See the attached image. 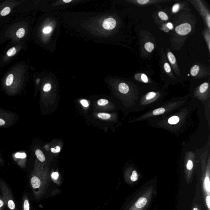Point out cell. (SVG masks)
<instances>
[{
  "label": "cell",
  "instance_id": "cell-13",
  "mask_svg": "<svg viewBox=\"0 0 210 210\" xmlns=\"http://www.w3.org/2000/svg\"><path fill=\"white\" fill-rule=\"evenodd\" d=\"M147 200L144 197H140L135 203V207L137 208L140 209L146 205Z\"/></svg>",
  "mask_w": 210,
  "mask_h": 210
},
{
  "label": "cell",
  "instance_id": "cell-4",
  "mask_svg": "<svg viewBox=\"0 0 210 210\" xmlns=\"http://www.w3.org/2000/svg\"><path fill=\"white\" fill-rule=\"evenodd\" d=\"M167 56L168 63L170 64L171 68L173 69V70L176 75L180 76V71L179 69L177 61H176V58L175 55L173 54L170 50L167 49L166 51Z\"/></svg>",
  "mask_w": 210,
  "mask_h": 210
},
{
  "label": "cell",
  "instance_id": "cell-5",
  "mask_svg": "<svg viewBox=\"0 0 210 210\" xmlns=\"http://www.w3.org/2000/svg\"><path fill=\"white\" fill-rule=\"evenodd\" d=\"M192 30L191 25L188 23H182L175 28L176 34L180 36H185L191 33Z\"/></svg>",
  "mask_w": 210,
  "mask_h": 210
},
{
  "label": "cell",
  "instance_id": "cell-42",
  "mask_svg": "<svg viewBox=\"0 0 210 210\" xmlns=\"http://www.w3.org/2000/svg\"><path fill=\"white\" fill-rule=\"evenodd\" d=\"M0 14H1V12H0Z\"/></svg>",
  "mask_w": 210,
  "mask_h": 210
},
{
  "label": "cell",
  "instance_id": "cell-23",
  "mask_svg": "<svg viewBox=\"0 0 210 210\" xmlns=\"http://www.w3.org/2000/svg\"><path fill=\"white\" fill-rule=\"evenodd\" d=\"M165 112V109L163 108H160L154 110L153 111V114L154 115H160L163 114Z\"/></svg>",
  "mask_w": 210,
  "mask_h": 210
},
{
  "label": "cell",
  "instance_id": "cell-12",
  "mask_svg": "<svg viewBox=\"0 0 210 210\" xmlns=\"http://www.w3.org/2000/svg\"><path fill=\"white\" fill-rule=\"evenodd\" d=\"M144 49L148 53H151L154 51L155 46L154 43L151 42H146L144 45Z\"/></svg>",
  "mask_w": 210,
  "mask_h": 210
},
{
  "label": "cell",
  "instance_id": "cell-6",
  "mask_svg": "<svg viewBox=\"0 0 210 210\" xmlns=\"http://www.w3.org/2000/svg\"><path fill=\"white\" fill-rule=\"evenodd\" d=\"M161 53L162 57L161 64L162 70H163L164 73L168 77H170L172 78H174L175 77H174V74L172 72V68H171L169 63L166 60L165 54H163V52H161Z\"/></svg>",
  "mask_w": 210,
  "mask_h": 210
},
{
  "label": "cell",
  "instance_id": "cell-38",
  "mask_svg": "<svg viewBox=\"0 0 210 210\" xmlns=\"http://www.w3.org/2000/svg\"><path fill=\"white\" fill-rule=\"evenodd\" d=\"M52 177L53 179H57L59 177L58 173L57 172H54L52 174Z\"/></svg>",
  "mask_w": 210,
  "mask_h": 210
},
{
  "label": "cell",
  "instance_id": "cell-7",
  "mask_svg": "<svg viewBox=\"0 0 210 210\" xmlns=\"http://www.w3.org/2000/svg\"><path fill=\"white\" fill-rule=\"evenodd\" d=\"M168 1H160V0H131L128 1L132 4L134 5L144 6L153 5V4H158L162 2Z\"/></svg>",
  "mask_w": 210,
  "mask_h": 210
},
{
  "label": "cell",
  "instance_id": "cell-16",
  "mask_svg": "<svg viewBox=\"0 0 210 210\" xmlns=\"http://www.w3.org/2000/svg\"><path fill=\"white\" fill-rule=\"evenodd\" d=\"M203 35L206 41V44H207L208 47L209 52H210V30L207 29L204 30V33H203Z\"/></svg>",
  "mask_w": 210,
  "mask_h": 210
},
{
  "label": "cell",
  "instance_id": "cell-27",
  "mask_svg": "<svg viewBox=\"0 0 210 210\" xmlns=\"http://www.w3.org/2000/svg\"><path fill=\"white\" fill-rule=\"evenodd\" d=\"M16 53V50L15 47H12L9 49L7 52V55L8 57L13 56L15 55Z\"/></svg>",
  "mask_w": 210,
  "mask_h": 210
},
{
  "label": "cell",
  "instance_id": "cell-2",
  "mask_svg": "<svg viewBox=\"0 0 210 210\" xmlns=\"http://www.w3.org/2000/svg\"><path fill=\"white\" fill-rule=\"evenodd\" d=\"M192 5L197 10L199 13L202 16L207 29H210V12L208 9L207 7L202 1L200 0L189 1Z\"/></svg>",
  "mask_w": 210,
  "mask_h": 210
},
{
  "label": "cell",
  "instance_id": "cell-39",
  "mask_svg": "<svg viewBox=\"0 0 210 210\" xmlns=\"http://www.w3.org/2000/svg\"><path fill=\"white\" fill-rule=\"evenodd\" d=\"M210 197L209 196H208L206 197V203L207 204L208 207L209 209L210 208Z\"/></svg>",
  "mask_w": 210,
  "mask_h": 210
},
{
  "label": "cell",
  "instance_id": "cell-24",
  "mask_svg": "<svg viewBox=\"0 0 210 210\" xmlns=\"http://www.w3.org/2000/svg\"><path fill=\"white\" fill-rule=\"evenodd\" d=\"M25 34V30L24 28H20L19 29L16 33V35L19 38L24 37Z\"/></svg>",
  "mask_w": 210,
  "mask_h": 210
},
{
  "label": "cell",
  "instance_id": "cell-41",
  "mask_svg": "<svg viewBox=\"0 0 210 210\" xmlns=\"http://www.w3.org/2000/svg\"><path fill=\"white\" fill-rule=\"evenodd\" d=\"M193 210H199L197 208H194V209H193Z\"/></svg>",
  "mask_w": 210,
  "mask_h": 210
},
{
  "label": "cell",
  "instance_id": "cell-37",
  "mask_svg": "<svg viewBox=\"0 0 210 210\" xmlns=\"http://www.w3.org/2000/svg\"><path fill=\"white\" fill-rule=\"evenodd\" d=\"M80 103L84 107L87 108L89 106V104L88 102L86 100L82 99L80 101Z\"/></svg>",
  "mask_w": 210,
  "mask_h": 210
},
{
  "label": "cell",
  "instance_id": "cell-21",
  "mask_svg": "<svg viewBox=\"0 0 210 210\" xmlns=\"http://www.w3.org/2000/svg\"><path fill=\"white\" fill-rule=\"evenodd\" d=\"M179 118L178 117L174 116L170 118L168 120V122L170 124H176L179 122Z\"/></svg>",
  "mask_w": 210,
  "mask_h": 210
},
{
  "label": "cell",
  "instance_id": "cell-17",
  "mask_svg": "<svg viewBox=\"0 0 210 210\" xmlns=\"http://www.w3.org/2000/svg\"><path fill=\"white\" fill-rule=\"evenodd\" d=\"M209 87V83L207 82H205L200 85L199 87V91L201 94H203V93L207 92Z\"/></svg>",
  "mask_w": 210,
  "mask_h": 210
},
{
  "label": "cell",
  "instance_id": "cell-32",
  "mask_svg": "<svg viewBox=\"0 0 210 210\" xmlns=\"http://www.w3.org/2000/svg\"><path fill=\"white\" fill-rule=\"evenodd\" d=\"M138 179V175L136 171H133L131 176V180L133 182H136Z\"/></svg>",
  "mask_w": 210,
  "mask_h": 210
},
{
  "label": "cell",
  "instance_id": "cell-28",
  "mask_svg": "<svg viewBox=\"0 0 210 210\" xmlns=\"http://www.w3.org/2000/svg\"><path fill=\"white\" fill-rule=\"evenodd\" d=\"M52 85H51L50 83H46L45 85H44V87H43V91L45 93H48V92H49L52 89Z\"/></svg>",
  "mask_w": 210,
  "mask_h": 210
},
{
  "label": "cell",
  "instance_id": "cell-18",
  "mask_svg": "<svg viewBox=\"0 0 210 210\" xmlns=\"http://www.w3.org/2000/svg\"><path fill=\"white\" fill-rule=\"evenodd\" d=\"M35 155L38 159L41 162H44L45 161V157L42 151L39 149H37L35 151Z\"/></svg>",
  "mask_w": 210,
  "mask_h": 210
},
{
  "label": "cell",
  "instance_id": "cell-22",
  "mask_svg": "<svg viewBox=\"0 0 210 210\" xmlns=\"http://www.w3.org/2000/svg\"><path fill=\"white\" fill-rule=\"evenodd\" d=\"M13 81H14V75L13 74H10L6 78L5 83L7 86H10L13 84Z\"/></svg>",
  "mask_w": 210,
  "mask_h": 210
},
{
  "label": "cell",
  "instance_id": "cell-9",
  "mask_svg": "<svg viewBox=\"0 0 210 210\" xmlns=\"http://www.w3.org/2000/svg\"><path fill=\"white\" fill-rule=\"evenodd\" d=\"M118 89L120 93L123 94H127L129 91V87L124 82L120 83L118 87Z\"/></svg>",
  "mask_w": 210,
  "mask_h": 210
},
{
  "label": "cell",
  "instance_id": "cell-1",
  "mask_svg": "<svg viewBox=\"0 0 210 210\" xmlns=\"http://www.w3.org/2000/svg\"><path fill=\"white\" fill-rule=\"evenodd\" d=\"M0 191L8 210H17L13 193L6 182L0 178Z\"/></svg>",
  "mask_w": 210,
  "mask_h": 210
},
{
  "label": "cell",
  "instance_id": "cell-29",
  "mask_svg": "<svg viewBox=\"0 0 210 210\" xmlns=\"http://www.w3.org/2000/svg\"><path fill=\"white\" fill-rule=\"evenodd\" d=\"M206 189L208 192L210 191V181L208 176H206L204 181Z\"/></svg>",
  "mask_w": 210,
  "mask_h": 210
},
{
  "label": "cell",
  "instance_id": "cell-30",
  "mask_svg": "<svg viewBox=\"0 0 210 210\" xmlns=\"http://www.w3.org/2000/svg\"><path fill=\"white\" fill-rule=\"evenodd\" d=\"M26 154L25 153H16L14 155V156L16 158L20 159H24L26 157Z\"/></svg>",
  "mask_w": 210,
  "mask_h": 210
},
{
  "label": "cell",
  "instance_id": "cell-20",
  "mask_svg": "<svg viewBox=\"0 0 210 210\" xmlns=\"http://www.w3.org/2000/svg\"><path fill=\"white\" fill-rule=\"evenodd\" d=\"M97 116L101 119L107 120L111 118V115L108 113H100L97 114Z\"/></svg>",
  "mask_w": 210,
  "mask_h": 210
},
{
  "label": "cell",
  "instance_id": "cell-19",
  "mask_svg": "<svg viewBox=\"0 0 210 210\" xmlns=\"http://www.w3.org/2000/svg\"><path fill=\"white\" fill-rule=\"evenodd\" d=\"M183 6V4L181 3H176L174 4L173 5L171 9L172 13L173 14L176 13L179 11L182 8V7Z\"/></svg>",
  "mask_w": 210,
  "mask_h": 210
},
{
  "label": "cell",
  "instance_id": "cell-36",
  "mask_svg": "<svg viewBox=\"0 0 210 210\" xmlns=\"http://www.w3.org/2000/svg\"><path fill=\"white\" fill-rule=\"evenodd\" d=\"M193 167V162L191 160H189L187 163L186 167L187 169L188 170H191L192 169Z\"/></svg>",
  "mask_w": 210,
  "mask_h": 210
},
{
  "label": "cell",
  "instance_id": "cell-8",
  "mask_svg": "<svg viewBox=\"0 0 210 210\" xmlns=\"http://www.w3.org/2000/svg\"><path fill=\"white\" fill-rule=\"evenodd\" d=\"M117 22L113 17H108L105 19L102 24L103 28L107 31L114 29L116 27Z\"/></svg>",
  "mask_w": 210,
  "mask_h": 210
},
{
  "label": "cell",
  "instance_id": "cell-40",
  "mask_svg": "<svg viewBox=\"0 0 210 210\" xmlns=\"http://www.w3.org/2000/svg\"><path fill=\"white\" fill-rule=\"evenodd\" d=\"M5 124V122L4 120L0 118V126L4 125Z\"/></svg>",
  "mask_w": 210,
  "mask_h": 210
},
{
  "label": "cell",
  "instance_id": "cell-35",
  "mask_svg": "<svg viewBox=\"0 0 210 210\" xmlns=\"http://www.w3.org/2000/svg\"><path fill=\"white\" fill-rule=\"evenodd\" d=\"M165 28L164 29V31H166V30H171L173 29V24L170 22L167 23V24H165Z\"/></svg>",
  "mask_w": 210,
  "mask_h": 210
},
{
  "label": "cell",
  "instance_id": "cell-3",
  "mask_svg": "<svg viewBox=\"0 0 210 210\" xmlns=\"http://www.w3.org/2000/svg\"><path fill=\"white\" fill-rule=\"evenodd\" d=\"M190 74L192 77L196 78L206 77L210 74L209 70L204 66L195 64L192 67L190 70Z\"/></svg>",
  "mask_w": 210,
  "mask_h": 210
},
{
  "label": "cell",
  "instance_id": "cell-14",
  "mask_svg": "<svg viewBox=\"0 0 210 210\" xmlns=\"http://www.w3.org/2000/svg\"><path fill=\"white\" fill-rule=\"evenodd\" d=\"M157 16L160 20L163 22H166L169 20V16L165 12L160 11L157 13Z\"/></svg>",
  "mask_w": 210,
  "mask_h": 210
},
{
  "label": "cell",
  "instance_id": "cell-33",
  "mask_svg": "<svg viewBox=\"0 0 210 210\" xmlns=\"http://www.w3.org/2000/svg\"><path fill=\"white\" fill-rule=\"evenodd\" d=\"M5 205V201L3 197L0 196V210H4Z\"/></svg>",
  "mask_w": 210,
  "mask_h": 210
},
{
  "label": "cell",
  "instance_id": "cell-31",
  "mask_svg": "<svg viewBox=\"0 0 210 210\" xmlns=\"http://www.w3.org/2000/svg\"><path fill=\"white\" fill-rule=\"evenodd\" d=\"M156 95V93L154 92H151L148 93L146 96V99L147 100H150L154 98Z\"/></svg>",
  "mask_w": 210,
  "mask_h": 210
},
{
  "label": "cell",
  "instance_id": "cell-15",
  "mask_svg": "<svg viewBox=\"0 0 210 210\" xmlns=\"http://www.w3.org/2000/svg\"><path fill=\"white\" fill-rule=\"evenodd\" d=\"M53 31V27L52 25H46L42 30V32L44 35H50Z\"/></svg>",
  "mask_w": 210,
  "mask_h": 210
},
{
  "label": "cell",
  "instance_id": "cell-25",
  "mask_svg": "<svg viewBox=\"0 0 210 210\" xmlns=\"http://www.w3.org/2000/svg\"><path fill=\"white\" fill-rule=\"evenodd\" d=\"M11 12V8L9 7H5L1 12V15L2 16H5L8 15Z\"/></svg>",
  "mask_w": 210,
  "mask_h": 210
},
{
  "label": "cell",
  "instance_id": "cell-11",
  "mask_svg": "<svg viewBox=\"0 0 210 210\" xmlns=\"http://www.w3.org/2000/svg\"><path fill=\"white\" fill-rule=\"evenodd\" d=\"M22 210H31L29 201L27 195L24 194L22 203Z\"/></svg>",
  "mask_w": 210,
  "mask_h": 210
},
{
  "label": "cell",
  "instance_id": "cell-26",
  "mask_svg": "<svg viewBox=\"0 0 210 210\" xmlns=\"http://www.w3.org/2000/svg\"><path fill=\"white\" fill-rule=\"evenodd\" d=\"M108 100L105 99H102L98 101L97 104L99 106H103L107 105V104H108Z\"/></svg>",
  "mask_w": 210,
  "mask_h": 210
},
{
  "label": "cell",
  "instance_id": "cell-34",
  "mask_svg": "<svg viewBox=\"0 0 210 210\" xmlns=\"http://www.w3.org/2000/svg\"><path fill=\"white\" fill-rule=\"evenodd\" d=\"M61 150V147L59 146H56L55 147L52 148L51 151L53 153H57L60 152Z\"/></svg>",
  "mask_w": 210,
  "mask_h": 210
},
{
  "label": "cell",
  "instance_id": "cell-10",
  "mask_svg": "<svg viewBox=\"0 0 210 210\" xmlns=\"http://www.w3.org/2000/svg\"><path fill=\"white\" fill-rule=\"evenodd\" d=\"M134 77L136 80L140 81L144 83H148L149 82L148 77L146 74L143 73H138L135 74Z\"/></svg>",
  "mask_w": 210,
  "mask_h": 210
}]
</instances>
